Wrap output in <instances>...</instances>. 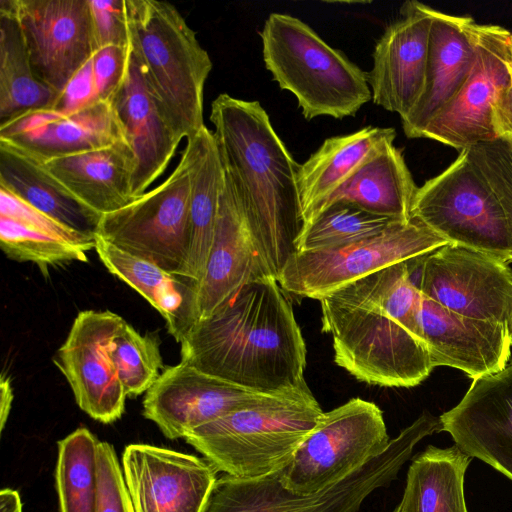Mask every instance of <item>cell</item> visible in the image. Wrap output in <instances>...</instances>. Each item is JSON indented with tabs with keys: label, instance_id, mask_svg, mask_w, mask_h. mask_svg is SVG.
I'll use <instances>...</instances> for the list:
<instances>
[{
	"label": "cell",
	"instance_id": "1",
	"mask_svg": "<svg viewBox=\"0 0 512 512\" xmlns=\"http://www.w3.org/2000/svg\"><path fill=\"white\" fill-rule=\"evenodd\" d=\"M411 260L372 273L319 300L321 329L332 336L334 361L359 381L409 388L434 369L420 331L421 293Z\"/></svg>",
	"mask_w": 512,
	"mask_h": 512
},
{
	"label": "cell",
	"instance_id": "2",
	"mask_svg": "<svg viewBox=\"0 0 512 512\" xmlns=\"http://www.w3.org/2000/svg\"><path fill=\"white\" fill-rule=\"evenodd\" d=\"M284 291L274 276L243 285L186 331L181 362L260 394L300 384L307 350Z\"/></svg>",
	"mask_w": 512,
	"mask_h": 512
},
{
	"label": "cell",
	"instance_id": "3",
	"mask_svg": "<svg viewBox=\"0 0 512 512\" xmlns=\"http://www.w3.org/2000/svg\"><path fill=\"white\" fill-rule=\"evenodd\" d=\"M219 154L257 249L277 279L304 228L297 177L300 165L258 101L226 93L211 104Z\"/></svg>",
	"mask_w": 512,
	"mask_h": 512
},
{
	"label": "cell",
	"instance_id": "4",
	"mask_svg": "<svg viewBox=\"0 0 512 512\" xmlns=\"http://www.w3.org/2000/svg\"><path fill=\"white\" fill-rule=\"evenodd\" d=\"M324 411L303 380L192 430L184 439L217 471L240 479L282 470Z\"/></svg>",
	"mask_w": 512,
	"mask_h": 512
},
{
	"label": "cell",
	"instance_id": "5",
	"mask_svg": "<svg viewBox=\"0 0 512 512\" xmlns=\"http://www.w3.org/2000/svg\"><path fill=\"white\" fill-rule=\"evenodd\" d=\"M129 47L151 89L183 138L204 126L205 82L213 64L177 8L157 0H125Z\"/></svg>",
	"mask_w": 512,
	"mask_h": 512
},
{
	"label": "cell",
	"instance_id": "6",
	"mask_svg": "<svg viewBox=\"0 0 512 512\" xmlns=\"http://www.w3.org/2000/svg\"><path fill=\"white\" fill-rule=\"evenodd\" d=\"M259 34L266 69L296 97L306 120L354 116L372 99L368 72L302 20L271 13Z\"/></svg>",
	"mask_w": 512,
	"mask_h": 512
},
{
	"label": "cell",
	"instance_id": "7",
	"mask_svg": "<svg viewBox=\"0 0 512 512\" xmlns=\"http://www.w3.org/2000/svg\"><path fill=\"white\" fill-rule=\"evenodd\" d=\"M440 431L439 417L425 411L378 456L310 494L288 489L281 470L253 479L223 474L217 478L204 512H359L372 492L397 478L416 445Z\"/></svg>",
	"mask_w": 512,
	"mask_h": 512
},
{
	"label": "cell",
	"instance_id": "8",
	"mask_svg": "<svg viewBox=\"0 0 512 512\" xmlns=\"http://www.w3.org/2000/svg\"><path fill=\"white\" fill-rule=\"evenodd\" d=\"M411 218L449 243L512 262L502 207L466 149L443 172L418 187Z\"/></svg>",
	"mask_w": 512,
	"mask_h": 512
},
{
	"label": "cell",
	"instance_id": "9",
	"mask_svg": "<svg viewBox=\"0 0 512 512\" xmlns=\"http://www.w3.org/2000/svg\"><path fill=\"white\" fill-rule=\"evenodd\" d=\"M193 150L186 140L169 176L123 208L102 215L97 236L161 269L186 277Z\"/></svg>",
	"mask_w": 512,
	"mask_h": 512
},
{
	"label": "cell",
	"instance_id": "10",
	"mask_svg": "<svg viewBox=\"0 0 512 512\" xmlns=\"http://www.w3.org/2000/svg\"><path fill=\"white\" fill-rule=\"evenodd\" d=\"M448 243L413 218L396 220L382 232L354 243L295 252L277 281L286 292L320 300L354 281Z\"/></svg>",
	"mask_w": 512,
	"mask_h": 512
},
{
	"label": "cell",
	"instance_id": "11",
	"mask_svg": "<svg viewBox=\"0 0 512 512\" xmlns=\"http://www.w3.org/2000/svg\"><path fill=\"white\" fill-rule=\"evenodd\" d=\"M390 440L381 409L351 398L324 412L281 470L283 483L302 494L320 491L378 456Z\"/></svg>",
	"mask_w": 512,
	"mask_h": 512
},
{
	"label": "cell",
	"instance_id": "12",
	"mask_svg": "<svg viewBox=\"0 0 512 512\" xmlns=\"http://www.w3.org/2000/svg\"><path fill=\"white\" fill-rule=\"evenodd\" d=\"M421 295L462 316L512 325V270L485 253L448 243L412 258Z\"/></svg>",
	"mask_w": 512,
	"mask_h": 512
},
{
	"label": "cell",
	"instance_id": "13",
	"mask_svg": "<svg viewBox=\"0 0 512 512\" xmlns=\"http://www.w3.org/2000/svg\"><path fill=\"white\" fill-rule=\"evenodd\" d=\"M512 79L511 33L497 25H477L472 70L451 103L421 138L458 150L497 139L493 112Z\"/></svg>",
	"mask_w": 512,
	"mask_h": 512
},
{
	"label": "cell",
	"instance_id": "14",
	"mask_svg": "<svg viewBox=\"0 0 512 512\" xmlns=\"http://www.w3.org/2000/svg\"><path fill=\"white\" fill-rule=\"evenodd\" d=\"M35 76L61 94L97 52L89 0H9Z\"/></svg>",
	"mask_w": 512,
	"mask_h": 512
},
{
	"label": "cell",
	"instance_id": "15",
	"mask_svg": "<svg viewBox=\"0 0 512 512\" xmlns=\"http://www.w3.org/2000/svg\"><path fill=\"white\" fill-rule=\"evenodd\" d=\"M125 323L111 311L79 312L54 359L80 409L104 424L118 420L125 410L127 394L109 355L110 343Z\"/></svg>",
	"mask_w": 512,
	"mask_h": 512
},
{
	"label": "cell",
	"instance_id": "16",
	"mask_svg": "<svg viewBox=\"0 0 512 512\" xmlns=\"http://www.w3.org/2000/svg\"><path fill=\"white\" fill-rule=\"evenodd\" d=\"M121 465L135 512H204L218 472L206 458L149 444L126 446Z\"/></svg>",
	"mask_w": 512,
	"mask_h": 512
},
{
	"label": "cell",
	"instance_id": "17",
	"mask_svg": "<svg viewBox=\"0 0 512 512\" xmlns=\"http://www.w3.org/2000/svg\"><path fill=\"white\" fill-rule=\"evenodd\" d=\"M434 9L406 1L401 17L377 41L368 84L374 104L407 116L424 89L430 29Z\"/></svg>",
	"mask_w": 512,
	"mask_h": 512
},
{
	"label": "cell",
	"instance_id": "18",
	"mask_svg": "<svg viewBox=\"0 0 512 512\" xmlns=\"http://www.w3.org/2000/svg\"><path fill=\"white\" fill-rule=\"evenodd\" d=\"M261 395L180 362L167 367L147 390L143 416L175 440Z\"/></svg>",
	"mask_w": 512,
	"mask_h": 512
},
{
	"label": "cell",
	"instance_id": "19",
	"mask_svg": "<svg viewBox=\"0 0 512 512\" xmlns=\"http://www.w3.org/2000/svg\"><path fill=\"white\" fill-rule=\"evenodd\" d=\"M439 419L441 431L465 454L512 480V361L473 379L461 401Z\"/></svg>",
	"mask_w": 512,
	"mask_h": 512
},
{
	"label": "cell",
	"instance_id": "20",
	"mask_svg": "<svg viewBox=\"0 0 512 512\" xmlns=\"http://www.w3.org/2000/svg\"><path fill=\"white\" fill-rule=\"evenodd\" d=\"M126 141L110 100L73 112L33 110L0 123V142L43 163Z\"/></svg>",
	"mask_w": 512,
	"mask_h": 512
},
{
	"label": "cell",
	"instance_id": "21",
	"mask_svg": "<svg viewBox=\"0 0 512 512\" xmlns=\"http://www.w3.org/2000/svg\"><path fill=\"white\" fill-rule=\"evenodd\" d=\"M136 160L134 199L167 169L183 139L151 89L129 47L124 77L110 99Z\"/></svg>",
	"mask_w": 512,
	"mask_h": 512
},
{
	"label": "cell",
	"instance_id": "22",
	"mask_svg": "<svg viewBox=\"0 0 512 512\" xmlns=\"http://www.w3.org/2000/svg\"><path fill=\"white\" fill-rule=\"evenodd\" d=\"M268 276L273 275L257 249L225 172L212 246L204 274L195 286L193 324L207 318L243 285Z\"/></svg>",
	"mask_w": 512,
	"mask_h": 512
},
{
	"label": "cell",
	"instance_id": "23",
	"mask_svg": "<svg viewBox=\"0 0 512 512\" xmlns=\"http://www.w3.org/2000/svg\"><path fill=\"white\" fill-rule=\"evenodd\" d=\"M418 320L434 368H456L473 380L507 365L512 346L507 327L454 313L423 295Z\"/></svg>",
	"mask_w": 512,
	"mask_h": 512
},
{
	"label": "cell",
	"instance_id": "24",
	"mask_svg": "<svg viewBox=\"0 0 512 512\" xmlns=\"http://www.w3.org/2000/svg\"><path fill=\"white\" fill-rule=\"evenodd\" d=\"M477 25L468 16L434 11L424 89L414 108L401 119L408 138H421L467 80L476 56Z\"/></svg>",
	"mask_w": 512,
	"mask_h": 512
},
{
	"label": "cell",
	"instance_id": "25",
	"mask_svg": "<svg viewBox=\"0 0 512 512\" xmlns=\"http://www.w3.org/2000/svg\"><path fill=\"white\" fill-rule=\"evenodd\" d=\"M41 164L80 202L100 215L117 211L134 200L136 160L127 141Z\"/></svg>",
	"mask_w": 512,
	"mask_h": 512
},
{
	"label": "cell",
	"instance_id": "26",
	"mask_svg": "<svg viewBox=\"0 0 512 512\" xmlns=\"http://www.w3.org/2000/svg\"><path fill=\"white\" fill-rule=\"evenodd\" d=\"M395 137L393 128L367 126L327 138L299 168L297 184L304 226L366 161L393 144Z\"/></svg>",
	"mask_w": 512,
	"mask_h": 512
},
{
	"label": "cell",
	"instance_id": "27",
	"mask_svg": "<svg viewBox=\"0 0 512 512\" xmlns=\"http://www.w3.org/2000/svg\"><path fill=\"white\" fill-rule=\"evenodd\" d=\"M95 250L110 273L135 289L163 316L168 332L180 342L193 324L196 281L171 274L99 236Z\"/></svg>",
	"mask_w": 512,
	"mask_h": 512
},
{
	"label": "cell",
	"instance_id": "28",
	"mask_svg": "<svg viewBox=\"0 0 512 512\" xmlns=\"http://www.w3.org/2000/svg\"><path fill=\"white\" fill-rule=\"evenodd\" d=\"M0 187L73 230L97 235L102 215L80 202L40 162L3 142Z\"/></svg>",
	"mask_w": 512,
	"mask_h": 512
},
{
	"label": "cell",
	"instance_id": "29",
	"mask_svg": "<svg viewBox=\"0 0 512 512\" xmlns=\"http://www.w3.org/2000/svg\"><path fill=\"white\" fill-rule=\"evenodd\" d=\"M417 189L401 151L390 144L366 161L320 211L343 201L371 214L408 221Z\"/></svg>",
	"mask_w": 512,
	"mask_h": 512
},
{
	"label": "cell",
	"instance_id": "30",
	"mask_svg": "<svg viewBox=\"0 0 512 512\" xmlns=\"http://www.w3.org/2000/svg\"><path fill=\"white\" fill-rule=\"evenodd\" d=\"M186 140L193 150L186 278L198 282L204 274L212 246L225 170L213 131L206 125Z\"/></svg>",
	"mask_w": 512,
	"mask_h": 512
},
{
	"label": "cell",
	"instance_id": "31",
	"mask_svg": "<svg viewBox=\"0 0 512 512\" xmlns=\"http://www.w3.org/2000/svg\"><path fill=\"white\" fill-rule=\"evenodd\" d=\"M473 458L455 444L429 445L408 468L399 507L402 512H468L464 477Z\"/></svg>",
	"mask_w": 512,
	"mask_h": 512
},
{
	"label": "cell",
	"instance_id": "32",
	"mask_svg": "<svg viewBox=\"0 0 512 512\" xmlns=\"http://www.w3.org/2000/svg\"><path fill=\"white\" fill-rule=\"evenodd\" d=\"M59 96L35 76L9 0H0V123L29 111L52 108Z\"/></svg>",
	"mask_w": 512,
	"mask_h": 512
},
{
	"label": "cell",
	"instance_id": "33",
	"mask_svg": "<svg viewBox=\"0 0 512 512\" xmlns=\"http://www.w3.org/2000/svg\"><path fill=\"white\" fill-rule=\"evenodd\" d=\"M99 442L85 427L58 442L55 483L59 512H96Z\"/></svg>",
	"mask_w": 512,
	"mask_h": 512
},
{
	"label": "cell",
	"instance_id": "34",
	"mask_svg": "<svg viewBox=\"0 0 512 512\" xmlns=\"http://www.w3.org/2000/svg\"><path fill=\"white\" fill-rule=\"evenodd\" d=\"M394 221L371 214L351 203L334 202L304 226L296 242V251L321 250L354 243L382 232Z\"/></svg>",
	"mask_w": 512,
	"mask_h": 512
},
{
	"label": "cell",
	"instance_id": "35",
	"mask_svg": "<svg viewBox=\"0 0 512 512\" xmlns=\"http://www.w3.org/2000/svg\"><path fill=\"white\" fill-rule=\"evenodd\" d=\"M109 355L127 396L147 392L159 377L162 356L158 338L141 335L127 322L113 337Z\"/></svg>",
	"mask_w": 512,
	"mask_h": 512
},
{
	"label": "cell",
	"instance_id": "36",
	"mask_svg": "<svg viewBox=\"0 0 512 512\" xmlns=\"http://www.w3.org/2000/svg\"><path fill=\"white\" fill-rule=\"evenodd\" d=\"M0 246L10 259L48 267L87 262L86 252L71 243L0 215Z\"/></svg>",
	"mask_w": 512,
	"mask_h": 512
},
{
	"label": "cell",
	"instance_id": "37",
	"mask_svg": "<svg viewBox=\"0 0 512 512\" xmlns=\"http://www.w3.org/2000/svg\"><path fill=\"white\" fill-rule=\"evenodd\" d=\"M475 167L495 193L505 215L512 242V148L500 139L466 149Z\"/></svg>",
	"mask_w": 512,
	"mask_h": 512
},
{
	"label": "cell",
	"instance_id": "38",
	"mask_svg": "<svg viewBox=\"0 0 512 512\" xmlns=\"http://www.w3.org/2000/svg\"><path fill=\"white\" fill-rule=\"evenodd\" d=\"M96 512H135L114 447L100 441L97 448Z\"/></svg>",
	"mask_w": 512,
	"mask_h": 512
},
{
	"label": "cell",
	"instance_id": "39",
	"mask_svg": "<svg viewBox=\"0 0 512 512\" xmlns=\"http://www.w3.org/2000/svg\"><path fill=\"white\" fill-rule=\"evenodd\" d=\"M0 215L63 239L85 252L95 249L97 235L83 234L67 227L3 187H0Z\"/></svg>",
	"mask_w": 512,
	"mask_h": 512
},
{
	"label": "cell",
	"instance_id": "40",
	"mask_svg": "<svg viewBox=\"0 0 512 512\" xmlns=\"http://www.w3.org/2000/svg\"><path fill=\"white\" fill-rule=\"evenodd\" d=\"M97 51L107 46H129L125 0H89Z\"/></svg>",
	"mask_w": 512,
	"mask_h": 512
},
{
	"label": "cell",
	"instance_id": "41",
	"mask_svg": "<svg viewBox=\"0 0 512 512\" xmlns=\"http://www.w3.org/2000/svg\"><path fill=\"white\" fill-rule=\"evenodd\" d=\"M129 46H107L91 59L96 88L100 100H110L120 85L127 67Z\"/></svg>",
	"mask_w": 512,
	"mask_h": 512
},
{
	"label": "cell",
	"instance_id": "42",
	"mask_svg": "<svg viewBox=\"0 0 512 512\" xmlns=\"http://www.w3.org/2000/svg\"><path fill=\"white\" fill-rule=\"evenodd\" d=\"M99 100L90 60L68 83L52 109L73 112Z\"/></svg>",
	"mask_w": 512,
	"mask_h": 512
},
{
	"label": "cell",
	"instance_id": "43",
	"mask_svg": "<svg viewBox=\"0 0 512 512\" xmlns=\"http://www.w3.org/2000/svg\"><path fill=\"white\" fill-rule=\"evenodd\" d=\"M493 126L497 139L512 148V79L501 95L493 112Z\"/></svg>",
	"mask_w": 512,
	"mask_h": 512
},
{
	"label": "cell",
	"instance_id": "44",
	"mask_svg": "<svg viewBox=\"0 0 512 512\" xmlns=\"http://www.w3.org/2000/svg\"><path fill=\"white\" fill-rule=\"evenodd\" d=\"M0 427L1 431H3L12 405L13 400V391L11 387V382L4 373L1 376L0 380Z\"/></svg>",
	"mask_w": 512,
	"mask_h": 512
},
{
	"label": "cell",
	"instance_id": "45",
	"mask_svg": "<svg viewBox=\"0 0 512 512\" xmlns=\"http://www.w3.org/2000/svg\"><path fill=\"white\" fill-rule=\"evenodd\" d=\"M0 512H22L19 493L11 488H3L0 492Z\"/></svg>",
	"mask_w": 512,
	"mask_h": 512
},
{
	"label": "cell",
	"instance_id": "46",
	"mask_svg": "<svg viewBox=\"0 0 512 512\" xmlns=\"http://www.w3.org/2000/svg\"><path fill=\"white\" fill-rule=\"evenodd\" d=\"M392 512H402V511H401L400 507L397 506Z\"/></svg>",
	"mask_w": 512,
	"mask_h": 512
},
{
	"label": "cell",
	"instance_id": "47",
	"mask_svg": "<svg viewBox=\"0 0 512 512\" xmlns=\"http://www.w3.org/2000/svg\"><path fill=\"white\" fill-rule=\"evenodd\" d=\"M510 338H511V344H512V325H511V329H510Z\"/></svg>",
	"mask_w": 512,
	"mask_h": 512
},
{
	"label": "cell",
	"instance_id": "48",
	"mask_svg": "<svg viewBox=\"0 0 512 512\" xmlns=\"http://www.w3.org/2000/svg\"><path fill=\"white\" fill-rule=\"evenodd\" d=\"M511 50H512V33H511Z\"/></svg>",
	"mask_w": 512,
	"mask_h": 512
}]
</instances>
